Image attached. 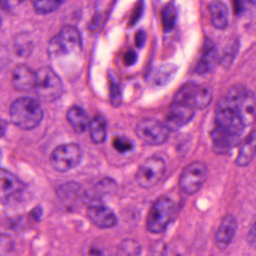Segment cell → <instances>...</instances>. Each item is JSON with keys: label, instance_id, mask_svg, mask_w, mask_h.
Segmentation results:
<instances>
[{"label": "cell", "instance_id": "32", "mask_svg": "<svg viewBox=\"0 0 256 256\" xmlns=\"http://www.w3.org/2000/svg\"><path fill=\"white\" fill-rule=\"evenodd\" d=\"M247 242L250 246L256 247V220L252 224L250 230H248V234H247Z\"/></svg>", "mask_w": 256, "mask_h": 256}, {"label": "cell", "instance_id": "7", "mask_svg": "<svg viewBox=\"0 0 256 256\" xmlns=\"http://www.w3.org/2000/svg\"><path fill=\"white\" fill-rule=\"evenodd\" d=\"M83 160V150L76 143L64 144L56 146L50 154V163L59 172H67L76 168Z\"/></svg>", "mask_w": 256, "mask_h": 256}, {"label": "cell", "instance_id": "17", "mask_svg": "<svg viewBox=\"0 0 256 256\" xmlns=\"http://www.w3.org/2000/svg\"><path fill=\"white\" fill-rule=\"evenodd\" d=\"M178 67L172 64L158 66L150 72L146 78L148 83L154 88H161L168 84L176 76Z\"/></svg>", "mask_w": 256, "mask_h": 256}, {"label": "cell", "instance_id": "12", "mask_svg": "<svg viewBox=\"0 0 256 256\" xmlns=\"http://www.w3.org/2000/svg\"><path fill=\"white\" fill-rule=\"evenodd\" d=\"M220 60L216 46L210 38H206L202 48V55L196 64V72L198 74H206L214 70Z\"/></svg>", "mask_w": 256, "mask_h": 256}, {"label": "cell", "instance_id": "13", "mask_svg": "<svg viewBox=\"0 0 256 256\" xmlns=\"http://www.w3.org/2000/svg\"><path fill=\"white\" fill-rule=\"evenodd\" d=\"M86 216L95 226L102 228L114 227L118 221L114 211L106 205L94 204L89 206Z\"/></svg>", "mask_w": 256, "mask_h": 256}, {"label": "cell", "instance_id": "37", "mask_svg": "<svg viewBox=\"0 0 256 256\" xmlns=\"http://www.w3.org/2000/svg\"><path fill=\"white\" fill-rule=\"evenodd\" d=\"M42 215V210L41 208H35L31 212V216L35 220H40Z\"/></svg>", "mask_w": 256, "mask_h": 256}, {"label": "cell", "instance_id": "10", "mask_svg": "<svg viewBox=\"0 0 256 256\" xmlns=\"http://www.w3.org/2000/svg\"><path fill=\"white\" fill-rule=\"evenodd\" d=\"M166 172V164L161 157L154 156L146 158L138 168L136 180L142 188L154 186L162 179Z\"/></svg>", "mask_w": 256, "mask_h": 256}, {"label": "cell", "instance_id": "34", "mask_svg": "<svg viewBox=\"0 0 256 256\" xmlns=\"http://www.w3.org/2000/svg\"><path fill=\"white\" fill-rule=\"evenodd\" d=\"M138 56L137 54L134 52V50H128L125 56H124V62L126 65L128 66H131L134 65L136 62H137Z\"/></svg>", "mask_w": 256, "mask_h": 256}, {"label": "cell", "instance_id": "1", "mask_svg": "<svg viewBox=\"0 0 256 256\" xmlns=\"http://www.w3.org/2000/svg\"><path fill=\"white\" fill-rule=\"evenodd\" d=\"M83 50L82 37L72 26H65L49 43V58L59 66L66 68L72 62H78Z\"/></svg>", "mask_w": 256, "mask_h": 256}, {"label": "cell", "instance_id": "9", "mask_svg": "<svg viewBox=\"0 0 256 256\" xmlns=\"http://www.w3.org/2000/svg\"><path fill=\"white\" fill-rule=\"evenodd\" d=\"M208 169L200 161L193 162L184 168L179 178L181 191L188 196L196 194L208 179Z\"/></svg>", "mask_w": 256, "mask_h": 256}, {"label": "cell", "instance_id": "15", "mask_svg": "<svg viewBox=\"0 0 256 256\" xmlns=\"http://www.w3.org/2000/svg\"><path fill=\"white\" fill-rule=\"evenodd\" d=\"M238 228L236 218L232 214L223 217L215 235V242L220 250H226L232 244Z\"/></svg>", "mask_w": 256, "mask_h": 256}, {"label": "cell", "instance_id": "33", "mask_svg": "<svg viewBox=\"0 0 256 256\" xmlns=\"http://www.w3.org/2000/svg\"><path fill=\"white\" fill-rule=\"evenodd\" d=\"M144 12V2L143 1H140L138 2V6H136V10H134V14L132 16L131 18V24L132 26H134L138 20L142 17V14Z\"/></svg>", "mask_w": 256, "mask_h": 256}, {"label": "cell", "instance_id": "36", "mask_svg": "<svg viewBox=\"0 0 256 256\" xmlns=\"http://www.w3.org/2000/svg\"><path fill=\"white\" fill-rule=\"evenodd\" d=\"M232 4L235 14H240L242 12L244 8V0H232Z\"/></svg>", "mask_w": 256, "mask_h": 256}, {"label": "cell", "instance_id": "26", "mask_svg": "<svg viewBox=\"0 0 256 256\" xmlns=\"http://www.w3.org/2000/svg\"><path fill=\"white\" fill-rule=\"evenodd\" d=\"M140 245L137 241L127 239L120 244L116 254L120 256H138L140 254Z\"/></svg>", "mask_w": 256, "mask_h": 256}, {"label": "cell", "instance_id": "5", "mask_svg": "<svg viewBox=\"0 0 256 256\" xmlns=\"http://www.w3.org/2000/svg\"><path fill=\"white\" fill-rule=\"evenodd\" d=\"M174 211V203L168 196H162L152 204L146 217V228L151 233L164 232Z\"/></svg>", "mask_w": 256, "mask_h": 256}, {"label": "cell", "instance_id": "23", "mask_svg": "<svg viewBox=\"0 0 256 256\" xmlns=\"http://www.w3.org/2000/svg\"><path fill=\"white\" fill-rule=\"evenodd\" d=\"M107 128L106 118L102 115H96L91 120L89 130L92 142L95 144L103 143L107 137Z\"/></svg>", "mask_w": 256, "mask_h": 256}, {"label": "cell", "instance_id": "4", "mask_svg": "<svg viewBox=\"0 0 256 256\" xmlns=\"http://www.w3.org/2000/svg\"><path fill=\"white\" fill-rule=\"evenodd\" d=\"M35 92L40 100L52 102L60 98L64 84L60 76L50 67H42L36 72Z\"/></svg>", "mask_w": 256, "mask_h": 256}, {"label": "cell", "instance_id": "3", "mask_svg": "<svg viewBox=\"0 0 256 256\" xmlns=\"http://www.w3.org/2000/svg\"><path fill=\"white\" fill-rule=\"evenodd\" d=\"M212 100V88L206 84L187 83L176 92L173 102L202 110L210 104Z\"/></svg>", "mask_w": 256, "mask_h": 256}, {"label": "cell", "instance_id": "8", "mask_svg": "<svg viewBox=\"0 0 256 256\" xmlns=\"http://www.w3.org/2000/svg\"><path fill=\"white\" fill-rule=\"evenodd\" d=\"M172 130L166 124L154 118H145L138 122L136 132L138 137L148 145L158 146L168 140Z\"/></svg>", "mask_w": 256, "mask_h": 256}, {"label": "cell", "instance_id": "30", "mask_svg": "<svg viewBox=\"0 0 256 256\" xmlns=\"http://www.w3.org/2000/svg\"><path fill=\"white\" fill-rule=\"evenodd\" d=\"M110 100L114 107H118L122 102V94H121L120 88L118 82L114 79H110Z\"/></svg>", "mask_w": 256, "mask_h": 256}, {"label": "cell", "instance_id": "28", "mask_svg": "<svg viewBox=\"0 0 256 256\" xmlns=\"http://www.w3.org/2000/svg\"><path fill=\"white\" fill-rule=\"evenodd\" d=\"M238 49H239V42H235L229 46L228 48L224 52L222 56L220 59L221 65L223 67L228 68L232 65V62L238 53Z\"/></svg>", "mask_w": 256, "mask_h": 256}, {"label": "cell", "instance_id": "14", "mask_svg": "<svg viewBox=\"0 0 256 256\" xmlns=\"http://www.w3.org/2000/svg\"><path fill=\"white\" fill-rule=\"evenodd\" d=\"M0 200L2 204L7 203L12 198L19 196L24 188L20 179L6 169L1 170Z\"/></svg>", "mask_w": 256, "mask_h": 256}, {"label": "cell", "instance_id": "2", "mask_svg": "<svg viewBox=\"0 0 256 256\" xmlns=\"http://www.w3.org/2000/svg\"><path fill=\"white\" fill-rule=\"evenodd\" d=\"M12 124L24 130H31L41 124L44 112L41 104L31 97H20L13 102L10 110Z\"/></svg>", "mask_w": 256, "mask_h": 256}, {"label": "cell", "instance_id": "18", "mask_svg": "<svg viewBox=\"0 0 256 256\" xmlns=\"http://www.w3.org/2000/svg\"><path fill=\"white\" fill-rule=\"evenodd\" d=\"M210 138L215 150L218 152H224L238 144L240 138L234 136L227 130L215 125L210 133Z\"/></svg>", "mask_w": 256, "mask_h": 256}, {"label": "cell", "instance_id": "21", "mask_svg": "<svg viewBox=\"0 0 256 256\" xmlns=\"http://www.w3.org/2000/svg\"><path fill=\"white\" fill-rule=\"evenodd\" d=\"M256 154V130H252L242 142L238 151L236 164L246 167L252 161Z\"/></svg>", "mask_w": 256, "mask_h": 256}, {"label": "cell", "instance_id": "20", "mask_svg": "<svg viewBox=\"0 0 256 256\" xmlns=\"http://www.w3.org/2000/svg\"><path fill=\"white\" fill-rule=\"evenodd\" d=\"M66 119L74 132L79 134L89 130L91 120L88 112L80 106L70 108L67 112Z\"/></svg>", "mask_w": 256, "mask_h": 256}, {"label": "cell", "instance_id": "25", "mask_svg": "<svg viewBox=\"0 0 256 256\" xmlns=\"http://www.w3.org/2000/svg\"><path fill=\"white\" fill-rule=\"evenodd\" d=\"M66 0H32L36 12L40 14H49L59 8Z\"/></svg>", "mask_w": 256, "mask_h": 256}, {"label": "cell", "instance_id": "24", "mask_svg": "<svg viewBox=\"0 0 256 256\" xmlns=\"http://www.w3.org/2000/svg\"><path fill=\"white\" fill-rule=\"evenodd\" d=\"M178 20V8L174 2L168 4L162 12V24L164 32H170L176 26Z\"/></svg>", "mask_w": 256, "mask_h": 256}, {"label": "cell", "instance_id": "6", "mask_svg": "<svg viewBox=\"0 0 256 256\" xmlns=\"http://www.w3.org/2000/svg\"><path fill=\"white\" fill-rule=\"evenodd\" d=\"M215 125L240 138L244 132L246 126L240 118L238 108L226 96L218 101L216 108Z\"/></svg>", "mask_w": 256, "mask_h": 256}, {"label": "cell", "instance_id": "35", "mask_svg": "<svg viewBox=\"0 0 256 256\" xmlns=\"http://www.w3.org/2000/svg\"><path fill=\"white\" fill-rule=\"evenodd\" d=\"M146 36L144 31L140 30L136 36V44L138 48H142L146 42Z\"/></svg>", "mask_w": 256, "mask_h": 256}, {"label": "cell", "instance_id": "19", "mask_svg": "<svg viewBox=\"0 0 256 256\" xmlns=\"http://www.w3.org/2000/svg\"><path fill=\"white\" fill-rule=\"evenodd\" d=\"M238 114L246 127L256 122V96L252 91L248 90L240 102Z\"/></svg>", "mask_w": 256, "mask_h": 256}, {"label": "cell", "instance_id": "27", "mask_svg": "<svg viewBox=\"0 0 256 256\" xmlns=\"http://www.w3.org/2000/svg\"><path fill=\"white\" fill-rule=\"evenodd\" d=\"M114 149L121 154H125L134 149V144L128 138L116 136L112 142Z\"/></svg>", "mask_w": 256, "mask_h": 256}, {"label": "cell", "instance_id": "29", "mask_svg": "<svg viewBox=\"0 0 256 256\" xmlns=\"http://www.w3.org/2000/svg\"><path fill=\"white\" fill-rule=\"evenodd\" d=\"M116 190V184L110 178L102 180L96 185V191L101 194H112Z\"/></svg>", "mask_w": 256, "mask_h": 256}, {"label": "cell", "instance_id": "11", "mask_svg": "<svg viewBox=\"0 0 256 256\" xmlns=\"http://www.w3.org/2000/svg\"><path fill=\"white\" fill-rule=\"evenodd\" d=\"M196 114L192 108L173 102L166 115V125L172 131L179 130L191 122Z\"/></svg>", "mask_w": 256, "mask_h": 256}, {"label": "cell", "instance_id": "22", "mask_svg": "<svg viewBox=\"0 0 256 256\" xmlns=\"http://www.w3.org/2000/svg\"><path fill=\"white\" fill-rule=\"evenodd\" d=\"M211 23L218 30H224L228 24V11L222 0H212L208 6Z\"/></svg>", "mask_w": 256, "mask_h": 256}, {"label": "cell", "instance_id": "16", "mask_svg": "<svg viewBox=\"0 0 256 256\" xmlns=\"http://www.w3.org/2000/svg\"><path fill=\"white\" fill-rule=\"evenodd\" d=\"M37 73L24 65L18 66L12 72V82L18 90H34L36 84Z\"/></svg>", "mask_w": 256, "mask_h": 256}, {"label": "cell", "instance_id": "31", "mask_svg": "<svg viewBox=\"0 0 256 256\" xmlns=\"http://www.w3.org/2000/svg\"><path fill=\"white\" fill-rule=\"evenodd\" d=\"M16 44V50L18 54L20 56H26V54L29 53L30 48L29 42H24V40H18Z\"/></svg>", "mask_w": 256, "mask_h": 256}]
</instances>
